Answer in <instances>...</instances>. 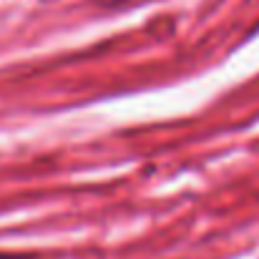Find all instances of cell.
I'll return each mask as SVG.
<instances>
[{
  "mask_svg": "<svg viewBox=\"0 0 259 259\" xmlns=\"http://www.w3.org/2000/svg\"><path fill=\"white\" fill-rule=\"evenodd\" d=\"M0 259H30L28 254H10V252H0Z\"/></svg>",
  "mask_w": 259,
  "mask_h": 259,
  "instance_id": "obj_1",
  "label": "cell"
}]
</instances>
